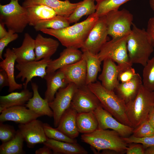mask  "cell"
<instances>
[{"instance_id": "1", "label": "cell", "mask_w": 154, "mask_h": 154, "mask_svg": "<svg viewBox=\"0 0 154 154\" xmlns=\"http://www.w3.org/2000/svg\"><path fill=\"white\" fill-rule=\"evenodd\" d=\"M99 17L96 12L84 21L64 28L54 29H45L40 31L53 36L66 48H81Z\"/></svg>"}, {"instance_id": "2", "label": "cell", "mask_w": 154, "mask_h": 154, "mask_svg": "<svg viewBox=\"0 0 154 154\" xmlns=\"http://www.w3.org/2000/svg\"><path fill=\"white\" fill-rule=\"evenodd\" d=\"M132 27L127 41L129 60L132 64L144 66L154 50L151 38L146 30L137 27L133 23Z\"/></svg>"}, {"instance_id": "3", "label": "cell", "mask_w": 154, "mask_h": 154, "mask_svg": "<svg viewBox=\"0 0 154 154\" xmlns=\"http://www.w3.org/2000/svg\"><path fill=\"white\" fill-rule=\"evenodd\" d=\"M88 86L98 97L104 109L121 123L132 127L126 113V104L114 91L106 88L97 81Z\"/></svg>"}, {"instance_id": "4", "label": "cell", "mask_w": 154, "mask_h": 154, "mask_svg": "<svg viewBox=\"0 0 154 154\" xmlns=\"http://www.w3.org/2000/svg\"><path fill=\"white\" fill-rule=\"evenodd\" d=\"M81 139L99 152L101 150L110 149L117 153L126 152L128 145L123 137L112 130L98 128L93 132L83 134Z\"/></svg>"}, {"instance_id": "5", "label": "cell", "mask_w": 154, "mask_h": 154, "mask_svg": "<svg viewBox=\"0 0 154 154\" xmlns=\"http://www.w3.org/2000/svg\"><path fill=\"white\" fill-rule=\"evenodd\" d=\"M154 107V91L142 85L135 98L126 104V113L132 127L135 128L146 120Z\"/></svg>"}, {"instance_id": "6", "label": "cell", "mask_w": 154, "mask_h": 154, "mask_svg": "<svg viewBox=\"0 0 154 154\" xmlns=\"http://www.w3.org/2000/svg\"><path fill=\"white\" fill-rule=\"evenodd\" d=\"M0 22L8 30L22 33L29 24L26 8L21 5L17 0H11L8 4L0 5Z\"/></svg>"}, {"instance_id": "7", "label": "cell", "mask_w": 154, "mask_h": 154, "mask_svg": "<svg viewBox=\"0 0 154 154\" xmlns=\"http://www.w3.org/2000/svg\"><path fill=\"white\" fill-rule=\"evenodd\" d=\"M129 34L107 41L97 54L101 62L110 59L124 69L132 66L133 64L129 60L127 46Z\"/></svg>"}, {"instance_id": "8", "label": "cell", "mask_w": 154, "mask_h": 154, "mask_svg": "<svg viewBox=\"0 0 154 154\" xmlns=\"http://www.w3.org/2000/svg\"><path fill=\"white\" fill-rule=\"evenodd\" d=\"M105 16L108 35L112 38L121 37L130 33L133 17L128 10L123 9L113 10Z\"/></svg>"}, {"instance_id": "9", "label": "cell", "mask_w": 154, "mask_h": 154, "mask_svg": "<svg viewBox=\"0 0 154 154\" xmlns=\"http://www.w3.org/2000/svg\"><path fill=\"white\" fill-rule=\"evenodd\" d=\"M108 35L105 15L99 17L81 48L82 52L88 50L97 54L107 41Z\"/></svg>"}, {"instance_id": "10", "label": "cell", "mask_w": 154, "mask_h": 154, "mask_svg": "<svg viewBox=\"0 0 154 154\" xmlns=\"http://www.w3.org/2000/svg\"><path fill=\"white\" fill-rule=\"evenodd\" d=\"M73 83L60 88L55 94L53 100L49 105L53 113L54 125L56 127L63 113L70 106L74 95L77 88Z\"/></svg>"}, {"instance_id": "11", "label": "cell", "mask_w": 154, "mask_h": 154, "mask_svg": "<svg viewBox=\"0 0 154 154\" xmlns=\"http://www.w3.org/2000/svg\"><path fill=\"white\" fill-rule=\"evenodd\" d=\"M52 59L43 58L39 60H34L27 62L17 64L15 67L19 71L16 76V79L21 78L23 81L24 88H27L28 84L34 77H38L43 78L46 74V69L49 63Z\"/></svg>"}, {"instance_id": "12", "label": "cell", "mask_w": 154, "mask_h": 154, "mask_svg": "<svg viewBox=\"0 0 154 154\" xmlns=\"http://www.w3.org/2000/svg\"><path fill=\"white\" fill-rule=\"evenodd\" d=\"M98 123V128L110 129L117 132L122 137H127L132 134L134 128L124 124L117 120L100 105L94 111Z\"/></svg>"}, {"instance_id": "13", "label": "cell", "mask_w": 154, "mask_h": 154, "mask_svg": "<svg viewBox=\"0 0 154 154\" xmlns=\"http://www.w3.org/2000/svg\"><path fill=\"white\" fill-rule=\"evenodd\" d=\"M100 105L96 96L88 85L77 88L73 97L70 105L77 113L94 111Z\"/></svg>"}, {"instance_id": "14", "label": "cell", "mask_w": 154, "mask_h": 154, "mask_svg": "<svg viewBox=\"0 0 154 154\" xmlns=\"http://www.w3.org/2000/svg\"><path fill=\"white\" fill-rule=\"evenodd\" d=\"M43 123L37 119L25 124H19V130L27 146L33 148L38 144L43 143L48 139L44 131Z\"/></svg>"}, {"instance_id": "15", "label": "cell", "mask_w": 154, "mask_h": 154, "mask_svg": "<svg viewBox=\"0 0 154 154\" xmlns=\"http://www.w3.org/2000/svg\"><path fill=\"white\" fill-rule=\"evenodd\" d=\"M81 2L72 3L69 0H25L22 6L26 8L35 5H45L53 9L57 15L68 18Z\"/></svg>"}, {"instance_id": "16", "label": "cell", "mask_w": 154, "mask_h": 154, "mask_svg": "<svg viewBox=\"0 0 154 154\" xmlns=\"http://www.w3.org/2000/svg\"><path fill=\"white\" fill-rule=\"evenodd\" d=\"M0 122L11 121L25 124L42 116L24 106H14L7 108L1 113Z\"/></svg>"}, {"instance_id": "17", "label": "cell", "mask_w": 154, "mask_h": 154, "mask_svg": "<svg viewBox=\"0 0 154 154\" xmlns=\"http://www.w3.org/2000/svg\"><path fill=\"white\" fill-rule=\"evenodd\" d=\"M103 61L102 70L98 79L104 87L108 90L114 91L119 83L118 79L119 74L124 68L116 64L110 59H105Z\"/></svg>"}, {"instance_id": "18", "label": "cell", "mask_w": 154, "mask_h": 154, "mask_svg": "<svg viewBox=\"0 0 154 154\" xmlns=\"http://www.w3.org/2000/svg\"><path fill=\"white\" fill-rule=\"evenodd\" d=\"M59 70L63 73L69 84L73 83L78 88L86 85V63L83 57L80 61L65 66Z\"/></svg>"}, {"instance_id": "19", "label": "cell", "mask_w": 154, "mask_h": 154, "mask_svg": "<svg viewBox=\"0 0 154 154\" xmlns=\"http://www.w3.org/2000/svg\"><path fill=\"white\" fill-rule=\"evenodd\" d=\"M83 52L78 49L66 48L61 52L59 57L49 63L46 69L47 73L54 72L62 68L80 60Z\"/></svg>"}, {"instance_id": "20", "label": "cell", "mask_w": 154, "mask_h": 154, "mask_svg": "<svg viewBox=\"0 0 154 154\" xmlns=\"http://www.w3.org/2000/svg\"><path fill=\"white\" fill-rule=\"evenodd\" d=\"M142 85L141 76L139 74L136 73L129 81L119 83L114 91L126 104L135 98Z\"/></svg>"}, {"instance_id": "21", "label": "cell", "mask_w": 154, "mask_h": 154, "mask_svg": "<svg viewBox=\"0 0 154 154\" xmlns=\"http://www.w3.org/2000/svg\"><path fill=\"white\" fill-rule=\"evenodd\" d=\"M59 45L57 40L38 34L35 39V60L50 58L56 52Z\"/></svg>"}, {"instance_id": "22", "label": "cell", "mask_w": 154, "mask_h": 154, "mask_svg": "<svg viewBox=\"0 0 154 154\" xmlns=\"http://www.w3.org/2000/svg\"><path fill=\"white\" fill-rule=\"evenodd\" d=\"M44 78L46 85L44 98L49 102L53 100L56 93L60 88L65 87L69 84L64 74L59 70L47 73Z\"/></svg>"}, {"instance_id": "23", "label": "cell", "mask_w": 154, "mask_h": 154, "mask_svg": "<svg viewBox=\"0 0 154 154\" xmlns=\"http://www.w3.org/2000/svg\"><path fill=\"white\" fill-rule=\"evenodd\" d=\"M33 91L32 97L25 104L29 109L41 116H47L53 117V112L49 105V102L45 99H43L39 94L38 86L35 83L31 82Z\"/></svg>"}, {"instance_id": "24", "label": "cell", "mask_w": 154, "mask_h": 154, "mask_svg": "<svg viewBox=\"0 0 154 154\" xmlns=\"http://www.w3.org/2000/svg\"><path fill=\"white\" fill-rule=\"evenodd\" d=\"M77 111L71 106L62 114L56 127L69 137L75 139L79 135L76 125Z\"/></svg>"}, {"instance_id": "25", "label": "cell", "mask_w": 154, "mask_h": 154, "mask_svg": "<svg viewBox=\"0 0 154 154\" xmlns=\"http://www.w3.org/2000/svg\"><path fill=\"white\" fill-rule=\"evenodd\" d=\"M12 49L16 56V61L17 64L35 60V39L27 33L24 34L21 46L18 48H13Z\"/></svg>"}, {"instance_id": "26", "label": "cell", "mask_w": 154, "mask_h": 154, "mask_svg": "<svg viewBox=\"0 0 154 154\" xmlns=\"http://www.w3.org/2000/svg\"><path fill=\"white\" fill-rule=\"evenodd\" d=\"M49 147L54 154H87L88 152L77 143H71L48 138L43 143Z\"/></svg>"}, {"instance_id": "27", "label": "cell", "mask_w": 154, "mask_h": 154, "mask_svg": "<svg viewBox=\"0 0 154 154\" xmlns=\"http://www.w3.org/2000/svg\"><path fill=\"white\" fill-rule=\"evenodd\" d=\"M5 58L0 62V67L6 72L9 81V92H11L16 90L22 88L23 85L17 83L14 76L15 64L16 56L12 49L7 48L4 53Z\"/></svg>"}, {"instance_id": "28", "label": "cell", "mask_w": 154, "mask_h": 154, "mask_svg": "<svg viewBox=\"0 0 154 154\" xmlns=\"http://www.w3.org/2000/svg\"><path fill=\"white\" fill-rule=\"evenodd\" d=\"M33 92L27 88L20 92H12L5 95L0 96V107L5 109L16 106H24L32 97Z\"/></svg>"}, {"instance_id": "29", "label": "cell", "mask_w": 154, "mask_h": 154, "mask_svg": "<svg viewBox=\"0 0 154 154\" xmlns=\"http://www.w3.org/2000/svg\"><path fill=\"white\" fill-rule=\"evenodd\" d=\"M26 8L29 25L34 27L38 21L51 18L57 15L53 9L42 5H33Z\"/></svg>"}, {"instance_id": "30", "label": "cell", "mask_w": 154, "mask_h": 154, "mask_svg": "<svg viewBox=\"0 0 154 154\" xmlns=\"http://www.w3.org/2000/svg\"><path fill=\"white\" fill-rule=\"evenodd\" d=\"M82 57L85 59L86 66V85H88L97 81L98 74L101 70L102 62L97 54L88 50L82 52Z\"/></svg>"}, {"instance_id": "31", "label": "cell", "mask_w": 154, "mask_h": 154, "mask_svg": "<svg viewBox=\"0 0 154 154\" xmlns=\"http://www.w3.org/2000/svg\"><path fill=\"white\" fill-rule=\"evenodd\" d=\"M76 123L79 133H91L98 128V123L93 112L77 113Z\"/></svg>"}, {"instance_id": "32", "label": "cell", "mask_w": 154, "mask_h": 154, "mask_svg": "<svg viewBox=\"0 0 154 154\" xmlns=\"http://www.w3.org/2000/svg\"><path fill=\"white\" fill-rule=\"evenodd\" d=\"M24 139L19 131L18 130L15 137L0 146V154H23L25 153L23 147Z\"/></svg>"}, {"instance_id": "33", "label": "cell", "mask_w": 154, "mask_h": 154, "mask_svg": "<svg viewBox=\"0 0 154 154\" xmlns=\"http://www.w3.org/2000/svg\"><path fill=\"white\" fill-rule=\"evenodd\" d=\"M70 24L68 18L57 15L51 18L38 21L34 28L37 31L45 29H58L69 26Z\"/></svg>"}, {"instance_id": "34", "label": "cell", "mask_w": 154, "mask_h": 154, "mask_svg": "<svg viewBox=\"0 0 154 154\" xmlns=\"http://www.w3.org/2000/svg\"><path fill=\"white\" fill-rule=\"evenodd\" d=\"M95 0H83L70 15L68 19L70 23H76L85 15H92L96 12Z\"/></svg>"}, {"instance_id": "35", "label": "cell", "mask_w": 154, "mask_h": 154, "mask_svg": "<svg viewBox=\"0 0 154 154\" xmlns=\"http://www.w3.org/2000/svg\"><path fill=\"white\" fill-rule=\"evenodd\" d=\"M131 0H95L96 12L99 17L111 11L119 9L123 4Z\"/></svg>"}, {"instance_id": "36", "label": "cell", "mask_w": 154, "mask_h": 154, "mask_svg": "<svg viewBox=\"0 0 154 154\" xmlns=\"http://www.w3.org/2000/svg\"><path fill=\"white\" fill-rule=\"evenodd\" d=\"M144 67L143 85L148 90L154 91V57L149 59Z\"/></svg>"}, {"instance_id": "37", "label": "cell", "mask_w": 154, "mask_h": 154, "mask_svg": "<svg viewBox=\"0 0 154 154\" xmlns=\"http://www.w3.org/2000/svg\"><path fill=\"white\" fill-rule=\"evenodd\" d=\"M43 126L45 134L48 138L69 143H77L75 139L69 137L56 127L53 128L47 123H44Z\"/></svg>"}, {"instance_id": "38", "label": "cell", "mask_w": 154, "mask_h": 154, "mask_svg": "<svg viewBox=\"0 0 154 154\" xmlns=\"http://www.w3.org/2000/svg\"><path fill=\"white\" fill-rule=\"evenodd\" d=\"M132 134L133 136L139 138L152 136L154 135V128L147 119L134 128Z\"/></svg>"}, {"instance_id": "39", "label": "cell", "mask_w": 154, "mask_h": 154, "mask_svg": "<svg viewBox=\"0 0 154 154\" xmlns=\"http://www.w3.org/2000/svg\"><path fill=\"white\" fill-rule=\"evenodd\" d=\"M13 126L2 122L0 123V140L2 143L7 142L13 139L16 134Z\"/></svg>"}, {"instance_id": "40", "label": "cell", "mask_w": 154, "mask_h": 154, "mask_svg": "<svg viewBox=\"0 0 154 154\" xmlns=\"http://www.w3.org/2000/svg\"><path fill=\"white\" fill-rule=\"evenodd\" d=\"M123 139L127 144L132 143H141L143 145L145 149L154 146V135L142 138H137L132 135L127 137H123Z\"/></svg>"}, {"instance_id": "41", "label": "cell", "mask_w": 154, "mask_h": 154, "mask_svg": "<svg viewBox=\"0 0 154 154\" xmlns=\"http://www.w3.org/2000/svg\"><path fill=\"white\" fill-rule=\"evenodd\" d=\"M18 37L17 33L12 30H8L7 34L0 39V58L2 60L3 59L2 54L5 48L9 43L16 40Z\"/></svg>"}, {"instance_id": "42", "label": "cell", "mask_w": 154, "mask_h": 154, "mask_svg": "<svg viewBox=\"0 0 154 154\" xmlns=\"http://www.w3.org/2000/svg\"><path fill=\"white\" fill-rule=\"evenodd\" d=\"M135 69L130 67L124 69L120 71L118 76V79L121 83L130 80L136 74Z\"/></svg>"}, {"instance_id": "43", "label": "cell", "mask_w": 154, "mask_h": 154, "mask_svg": "<svg viewBox=\"0 0 154 154\" xmlns=\"http://www.w3.org/2000/svg\"><path fill=\"white\" fill-rule=\"evenodd\" d=\"M126 151L127 154H145V149L143 145L139 143H132Z\"/></svg>"}, {"instance_id": "44", "label": "cell", "mask_w": 154, "mask_h": 154, "mask_svg": "<svg viewBox=\"0 0 154 154\" xmlns=\"http://www.w3.org/2000/svg\"><path fill=\"white\" fill-rule=\"evenodd\" d=\"M9 86V81L8 75L3 69L0 70V89L1 90L5 87Z\"/></svg>"}, {"instance_id": "45", "label": "cell", "mask_w": 154, "mask_h": 154, "mask_svg": "<svg viewBox=\"0 0 154 154\" xmlns=\"http://www.w3.org/2000/svg\"><path fill=\"white\" fill-rule=\"evenodd\" d=\"M146 31L151 38L154 47V16L148 21Z\"/></svg>"}, {"instance_id": "46", "label": "cell", "mask_w": 154, "mask_h": 154, "mask_svg": "<svg viewBox=\"0 0 154 154\" xmlns=\"http://www.w3.org/2000/svg\"><path fill=\"white\" fill-rule=\"evenodd\" d=\"M44 145L42 148L37 149L35 151L36 154H51L52 153V150L48 146Z\"/></svg>"}, {"instance_id": "47", "label": "cell", "mask_w": 154, "mask_h": 154, "mask_svg": "<svg viewBox=\"0 0 154 154\" xmlns=\"http://www.w3.org/2000/svg\"><path fill=\"white\" fill-rule=\"evenodd\" d=\"M147 119L151 125L154 128V107L150 112Z\"/></svg>"}, {"instance_id": "48", "label": "cell", "mask_w": 154, "mask_h": 154, "mask_svg": "<svg viewBox=\"0 0 154 154\" xmlns=\"http://www.w3.org/2000/svg\"><path fill=\"white\" fill-rule=\"evenodd\" d=\"M5 25L2 22L0 23V39L5 37L7 34V31L5 28Z\"/></svg>"}, {"instance_id": "49", "label": "cell", "mask_w": 154, "mask_h": 154, "mask_svg": "<svg viewBox=\"0 0 154 154\" xmlns=\"http://www.w3.org/2000/svg\"><path fill=\"white\" fill-rule=\"evenodd\" d=\"M145 154H154V146L146 148Z\"/></svg>"}, {"instance_id": "50", "label": "cell", "mask_w": 154, "mask_h": 154, "mask_svg": "<svg viewBox=\"0 0 154 154\" xmlns=\"http://www.w3.org/2000/svg\"><path fill=\"white\" fill-rule=\"evenodd\" d=\"M150 6L154 12V0H149Z\"/></svg>"}, {"instance_id": "51", "label": "cell", "mask_w": 154, "mask_h": 154, "mask_svg": "<svg viewBox=\"0 0 154 154\" xmlns=\"http://www.w3.org/2000/svg\"><path fill=\"white\" fill-rule=\"evenodd\" d=\"M17 0L19 1V0Z\"/></svg>"}, {"instance_id": "52", "label": "cell", "mask_w": 154, "mask_h": 154, "mask_svg": "<svg viewBox=\"0 0 154 154\" xmlns=\"http://www.w3.org/2000/svg\"></svg>"}]
</instances>
